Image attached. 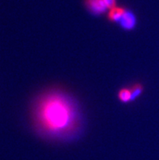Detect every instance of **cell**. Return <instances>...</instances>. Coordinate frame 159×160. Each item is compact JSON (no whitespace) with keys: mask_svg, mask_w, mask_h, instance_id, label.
<instances>
[{"mask_svg":"<svg viewBox=\"0 0 159 160\" xmlns=\"http://www.w3.org/2000/svg\"><path fill=\"white\" fill-rule=\"evenodd\" d=\"M103 1L105 2L107 8H108V11L111 10V8L116 7L117 0H103Z\"/></svg>","mask_w":159,"mask_h":160,"instance_id":"52a82bcc","label":"cell"},{"mask_svg":"<svg viewBox=\"0 0 159 160\" xmlns=\"http://www.w3.org/2000/svg\"><path fill=\"white\" fill-rule=\"evenodd\" d=\"M118 98L123 103L132 102V93L130 88H122L118 93Z\"/></svg>","mask_w":159,"mask_h":160,"instance_id":"5b68a950","label":"cell"},{"mask_svg":"<svg viewBox=\"0 0 159 160\" xmlns=\"http://www.w3.org/2000/svg\"><path fill=\"white\" fill-rule=\"evenodd\" d=\"M84 3L87 10L93 16H101L108 10L103 0H85Z\"/></svg>","mask_w":159,"mask_h":160,"instance_id":"3957f363","label":"cell"},{"mask_svg":"<svg viewBox=\"0 0 159 160\" xmlns=\"http://www.w3.org/2000/svg\"><path fill=\"white\" fill-rule=\"evenodd\" d=\"M132 93V102L137 100L142 94L144 91V86L141 83H135L130 88Z\"/></svg>","mask_w":159,"mask_h":160,"instance_id":"8992f818","label":"cell"},{"mask_svg":"<svg viewBox=\"0 0 159 160\" xmlns=\"http://www.w3.org/2000/svg\"><path fill=\"white\" fill-rule=\"evenodd\" d=\"M126 8L123 7H115V8H111V10H109L107 13V19H108L111 22L113 23H118L122 18V16L124 14Z\"/></svg>","mask_w":159,"mask_h":160,"instance_id":"277c9868","label":"cell"},{"mask_svg":"<svg viewBox=\"0 0 159 160\" xmlns=\"http://www.w3.org/2000/svg\"><path fill=\"white\" fill-rule=\"evenodd\" d=\"M118 24L125 31H132L136 28L137 24V16L132 11L127 9L125 10L124 14L122 16Z\"/></svg>","mask_w":159,"mask_h":160,"instance_id":"7a4b0ae2","label":"cell"},{"mask_svg":"<svg viewBox=\"0 0 159 160\" xmlns=\"http://www.w3.org/2000/svg\"><path fill=\"white\" fill-rule=\"evenodd\" d=\"M31 118L37 132L52 140H71L82 129L83 118L77 101L59 89H49L35 98Z\"/></svg>","mask_w":159,"mask_h":160,"instance_id":"6da1fadb","label":"cell"}]
</instances>
